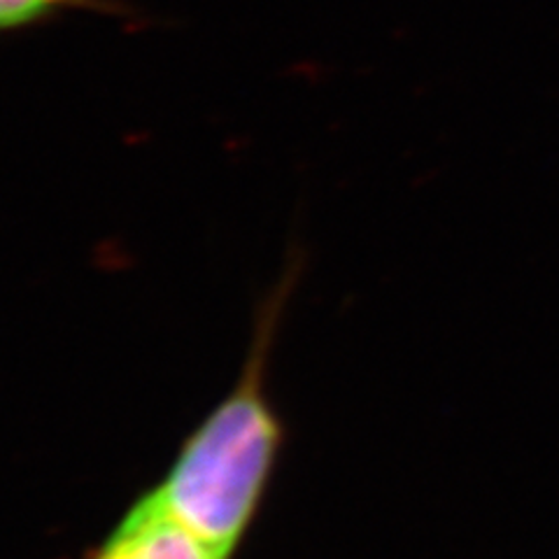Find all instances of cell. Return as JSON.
I'll return each mask as SVG.
<instances>
[{
    "instance_id": "6da1fadb",
    "label": "cell",
    "mask_w": 559,
    "mask_h": 559,
    "mask_svg": "<svg viewBox=\"0 0 559 559\" xmlns=\"http://www.w3.org/2000/svg\"><path fill=\"white\" fill-rule=\"evenodd\" d=\"M275 320L277 310L264 314L238 384L189 436L154 489L173 518L226 555L257 518L283 448V423L264 390Z\"/></svg>"
},
{
    "instance_id": "7a4b0ae2",
    "label": "cell",
    "mask_w": 559,
    "mask_h": 559,
    "mask_svg": "<svg viewBox=\"0 0 559 559\" xmlns=\"http://www.w3.org/2000/svg\"><path fill=\"white\" fill-rule=\"evenodd\" d=\"M94 559H229L173 518L156 495L140 499Z\"/></svg>"
},
{
    "instance_id": "3957f363",
    "label": "cell",
    "mask_w": 559,
    "mask_h": 559,
    "mask_svg": "<svg viewBox=\"0 0 559 559\" xmlns=\"http://www.w3.org/2000/svg\"><path fill=\"white\" fill-rule=\"evenodd\" d=\"M78 12L112 16V20L135 16L133 8L121 0H0V35L28 33Z\"/></svg>"
}]
</instances>
